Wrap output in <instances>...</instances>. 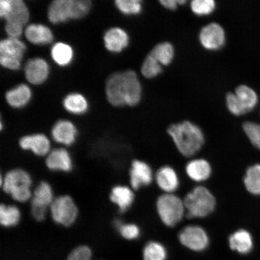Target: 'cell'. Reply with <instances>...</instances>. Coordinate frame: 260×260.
<instances>
[{"mask_svg": "<svg viewBox=\"0 0 260 260\" xmlns=\"http://www.w3.org/2000/svg\"><path fill=\"white\" fill-rule=\"evenodd\" d=\"M106 92L114 106H135L141 102L142 90L137 74L127 70L112 74L107 80Z\"/></svg>", "mask_w": 260, "mask_h": 260, "instance_id": "cell-1", "label": "cell"}, {"mask_svg": "<svg viewBox=\"0 0 260 260\" xmlns=\"http://www.w3.org/2000/svg\"><path fill=\"white\" fill-rule=\"evenodd\" d=\"M175 146L182 155L191 157L202 148L204 136L199 126L189 121L175 123L168 129Z\"/></svg>", "mask_w": 260, "mask_h": 260, "instance_id": "cell-2", "label": "cell"}, {"mask_svg": "<svg viewBox=\"0 0 260 260\" xmlns=\"http://www.w3.org/2000/svg\"><path fill=\"white\" fill-rule=\"evenodd\" d=\"M32 183L30 175L21 168L12 169L0 177L3 191L18 203H24L31 200Z\"/></svg>", "mask_w": 260, "mask_h": 260, "instance_id": "cell-3", "label": "cell"}, {"mask_svg": "<svg viewBox=\"0 0 260 260\" xmlns=\"http://www.w3.org/2000/svg\"><path fill=\"white\" fill-rule=\"evenodd\" d=\"M91 6L89 0H55L49 6L48 17L53 24L81 19L88 14Z\"/></svg>", "mask_w": 260, "mask_h": 260, "instance_id": "cell-4", "label": "cell"}, {"mask_svg": "<svg viewBox=\"0 0 260 260\" xmlns=\"http://www.w3.org/2000/svg\"><path fill=\"white\" fill-rule=\"evenodd\" d=\"M184 204L188 217L203 218L215 209L216 200L208 188L198 186L186 195Z\"/></svg>", "mask_w": 260, "mask_h": 260, "instance_id": "cell-5", "label": "cell"}, {"mask_svg": "<svg viewBox=\"0 0 260 260\" xmlns=\"http://www.w3.org/2000/svg\"><path fill=\"white\" fill-rule=\"evenodd\" d=\"M157 210L162 223L169 227L177 225L186 212L184 201L172 193H166L158 197Z\"/></svg>", "mask_w": 260, "mask_h": 260, "instance_id": "cell-6", "label": "cell"}, {"mask_svg": "<svg viewBox=\"0 0 260 260\" xmlns=\"http://www.w3.org/2000/svg\"><path fill=\"white\" fill-rule=\"evenodd\" d=\"M49 211L54 222L64 227L73 225L76 222L79 213L73 198L68 194L55 198Z\"/></svg>", "mask_w": 260, "mask_h": 260, "instance_id": "cell-7", "label": "cell"}, {"mask_svg": "<svg viewBox=\"0 0 260 260\" xmlns=\"http://www.w3.org/2000/svg\"><path fill=\"white\" fill-rule=\"evenodd\" d=\"M26 50L25 45L19 39L7 38L0 42V64L10 70H18Z\"/></svg>", "mask_w": 260, "mask_h": 260, "instance_id": "cell-8", "label": "cell"}, {"mask_svg": "<svg viewBox=\"0 0 260 260\" xmlns=\"http://www.w3.org/2000/svg\"><path fill=\"white\" fill-rule=\"evenodd\" d=\"M29 11L22 0H1L0 16L6 23L24 26L29 19Z\"/></svg>", "mask_w": 260, "mask_h": 260, "instance_id": "cell-9", "label": "cell"}, {"mask_svg": "<svg viewBox=\"0 0 260 260\" xmlns=\"http://www.w3.org/2000/svg\"><path fill=\"white\" fill-rule=\"evenodd\" d=\"M179 240L185 247L196 252L206 249L209 244L206 231L198 226H187L179 234Z\"/></svg>", "mask_w": 260, "mask_h": 260, "instance_id": "cell-10", "label": "cell"}, {"mask_svg": "<svg viewBox=\"0 0 260 260\" xmlns=\"http://www.w3.org/2000/svg\"><path fill=\"white\" fill-rule=\"evenodd\" d=\"M199 39L204 48L208 50L216 51L222 48L225 44V32L222 26L212 22L201 29Z\"/></svg>", "mask_w": 260, "mask_h": 260, "instance_id": "cell-11", "label": "cell"}, {"mask_svg": "<svg viewBox=\"0 0 260 260\" xmlns=\"http://www.w3.org/2000/svg\"><path fill=\"white\" fill-rule=\"evenodd\" d=\"M19 145L23 150L30 151L40 157H46L51 150L50 140L40 133L23 136L19 139Z\"/></svg>", "mask_w": 260, "mask_h": 260, "instance_id": "cell-12", "label": "cell"}, {"mask_svg": "<svg viewBox=\"0 0 260 260\" xmlns=\"http://www.w3.org/2000/svg\"><path fill=\"white\" fill-rule=\"evenodd\" d=\"M45 165L49 170L54 172H70L73 169L72 157L67 149H53L45 158Z\"/></svg>", "mask_w": 260, "mask_h": 260, "instance_id": "cell-13", "label": "cell"}, {"mask_svg": "<svg viewBox=\"0 0 260 260\" xmlns=\"http://www.w3.org/2000/svg\"><path fill=\"white\" fill-rule=\"evenodd\" d=\"M152 180L151 168L146 162L136 160L132 162L129 171V182L133 189L138 190L148 186Z\"/></svg>", "mask_w": 260, "mask_h": 260, "instance_id": "cell-14", "label": "cell"}, {"mask_svg": "<svg viewBox=\"0 0 260 260\" xmlns=\"http://www.w3.org/2000/svg\"><path fill=\"white\" fill-rule=\"evenodd\" d=\"M26 79L29 83L39 85L45 82L49 75V67L46 61L41 58L28 60L24 67Z\"/></svg>", "mask_w": 260, "mask_h": 260, "instance_id": "cell-15", "label": "cell"}, {"mask_svg": "<svg viewBox=\"0 0 260 260\" xmlns=\"http://www.w3.org/2000/svg\"><path fill=\"white\" fill-rule=\"evenodd\" d=\"M51 136L57 144L70 146L76 141L77 129L72 122L68 120H60L53 126Z\"/></svg>", "mask_w": 260, "mask_h": 260, "instance_id": "cell-16", "label": "cell"}, {"mask_svg": "<svg viewBox=\"0 0 260 260\" xmlns=\"http://www.w3.org/2000/svg\"><path fill=\"white\" fill-rule=\"evenodd\" d=\"M129 36L124 30L119 27L110 28L104 36L106 48L113 53H120L129 44Z\"/></svg>", "mask_w": 260, "mask_h": 260, "instance_id": "cell-17", "label": "cell"}, {"mask_svg": "<svg viewBox=\"0 0 260 260\" xmlns=\"http://www.w3.org/2000/svg\"><path fill=\"white\" fill-rule=\"evenodd\" d=\"M110 200L118 207L119 212L127 211L134 203L135 194L129 187L122 185H117L112 188Z\"/></svg>", "mask_w": 260, "mask_h": 260, "instance_id": "cell-18", "label": "cell"}, {"mask_svg": "<svg viewBox=\"0 0 260 260\" xmlns=\"http://www.w3.org/2000/svg\"><path fill=\"white\" fill-rule=\"evenodd\" d=\"M155 180L158 186L167 193H172L179 186V178L173 168L164 167L156 173Z\"/></svg>", "mask_w": 260, "mask_h": 260, "instance_id": "cell-19", "label": "cell"}, {"mask_svg": "<svg viewBox=\"0 0 260 260\" xmlns=\"http://www.w3.org/2000/svg\"><path fill=\"white\" fill-rule=\"evenodd\" d=\"M25 36L29 42L36 45H47L53 40L50 29L42 24L29 25L25 29Z\"/></svg>", "mask_w": 260, "mask_h": 260, "instance_id": "cell-20", "label": "cell"}, {"mask_svg": "<svg viewBox=\"0 0 260 260\" xmlns=\"http://www.w3.org/2000/svg\"><path fill=\"white\" fill-rule=\"evenodd\" d=\"M230 248L241 254H247L253 246L252 237L248 231L239 230L230 236Z\"/></svg>", "mask_w": 260, "mask_h": 260, "instance_id": "cell-21", "label": "cell"}, {"mask_svg": "<svg viewBox=\"0 0 260 260\" xmlns=\"http://www.w3.org/2000/svg\"><path fill=\"white\" fill-rule=\"evenodd\" d=\"M186 171L188 177L191 180L196 182H202L210 178L211 167L206 160L203 158L195 159L188 162Z\"/></svg>", "mask_w": 260, "mask_h": 260, "instance_id": "cell-22", "label": "cell"}, {"mask_svg": "<svg viewBox=\"0 0 260 260\" xmlns=\"http://www.w3.org/2000/svg\"><path fill=\"white\" fill-rule=\"evenodd\" d=\"M31 98L30 87L25 84H19L6 93V102L14 108H21L27 105Z\"/></svg>", "mask_w": 260, "mask_h": 260, "instance_id": "cell-23", "label": "cell"}, {"mask_svg": "<svg viewBox=\"0 0 260 260\" xmlns=\"http://www.w3.org/2000/svg\"><path fill=\"white\" fill-rule=\"evenodd\" d=\"M54 192L50 183L42 181L32 190L30 204L49 208L54 200Z\"/></svg>", "mask_w": 260, "mask_h": 260, "instance_id": "cell-24", "label": "cell"}, {"mask_svg": "<svg viewBox=\"0 0 260 260\" xmlns=\"http://www.w3.org/2000/svg\"><path fill=\"white\" fill-rule=\"evenodd\" d=\"M21 213L15 205L2 204L0 206V223L5 228L14 227L20 222Z\"/></svg>", "mask_w": 260, "mask_h": 260, "instance_id": "cell-25", "label": "cell"}, {"mask_svg": "<svg viewBox=\"0 0 260 260\" xmlns=\"http://www.w3.org/2000/svg\"><path fill=\"white\" fill-rule=\"evenodd\" d=\"M51 55L55 63L60 67H66L72 61L74 52L70 45L57 42L52 47Z\"/></svg>", "mask_w": 260, "mask_h": 260, "instance_id": "cell-26", "label": "cell"}, {"mask_svg": "<svg viewBox=\"0 0 260 260\" xmlns=\"http://www.w3.org/2000/svg\"><path fill=\"white\" fill-rule=\"evenodd\" d=\"M63 104L64 109L74 115H82L88 109V103L85 97L78 93L68 95L64 98Z\"/></svg>", "mask_w": 260, "mask_h": 260, "instance_id": "cell-27", "label": "cell"}, {"mask_svg": "<svg viewBox=\"0 0 260 260\" xmlns=\"http://www.w3.org/2000/svg\"><path fill=\"white\" fill-rule=\"evenodd\" d=\"M149 54L162 66H168L174 59L175 51L173 45L165 42L156 45Z\"/></svg>", "mask_w": 260, "mask_h": 260, "instance_id": "cell-28", "label": "cell"}, {"mask_svg": "<svg viewBox=\"0 0 260 260\" xmlns=\"http://www.w3.org/2000/svg\"><path fill=\"white\" fill-rule=\"evenodd\" d=\"M235 94L240 102L248 112H251L257 105V95L254 90L248 86L240 85L237 87Z\"/></svg>", "mask_w": 260, "mask_h": 260, "instance_id": "cell-29", "label": "cell"}, {"mask_svg": "<svg viewBox=\"0 0 260 260\" xmlns=\"http://www.w3.org/2000/svg\"><path fill=\"white\" fill-rule=\"evenodd\" d=\"M244 184L250 193L260 195V164L251 166L247 170Z\"/></svg>", "mask_w": 260, "mask_h": 260, "instance_id": "cell-30", "label": "cell"}, {"mask_svg": "<svg viewBox=\"0 0 260 260\" xmlns=\"http://www.w3.org/2000/svg\"><path fill=\"white\" fill-rule=\"evenodd\" d=\"M168 253L165 247L157 242L146 244L143 251L144 260H167Z\"/></svg>", "mask_w": 260, "mask_h": 260, "instance_id": "cell-31", "label": "cell"}, {"mask_svg": "<svg viewBox=\"0 0 260 260\" xmlns=\"http://www.w3.org/2000/svg\"><path fill=\"white\" fill-rule=\"evenodd\" d=\"M162 65L150 54L146 57L142 65L141 73L147 79H153L162 73Z\"/></svg>", "mask_w": 260, "mask_h": 260, "instance_id": "cell-32", "label": "cell"}, {"mask_svg": "<svg viewBox=\"0 0 260 260\" xmlns=\"http://www.w3.org/2000/svg\"><path fill=\"white\" fill-rule=\"evenodd\" d=\"M114 226L118 230L120 235L126 240L137 239L141 235L139 227L134 223H123L121 220H116Z\"/></svg>", "mask_w": 260, "mask_h": 260, "instance_id": "cell-33", "label": "cell"}, {"mask_svg": "<svg viewBox=\"0 0 260 260\" xmlns=\"http://www.w3.org/2000/svg\"><path fill=\"white\" fill-rule=\"evenodd\" d=\"M142 2L141 0H117L116 8L125 15H137L142 10Z\"/></svg>", "mask_w": 260, "mask_h": 260, "instance_id": "cell-34", "label": "cell"}, {"mask_svg": "<svg viewBox=\"0 0 260 260\" xmlns=\"http://www.w3.org/2000/svg\"><path fill=\"white\" fill-rule=\"evenodd\" d=\"M216 2L213 0H193L190 3L191 11L198 16L209 15L216 9Z\"/></svg>", "mask_w": 260, "mask_h": 260, "instance_id": "cell-35", "label": "cell"}, {"mask_svg": "<svg viewBox=\"0 0 260 260\" xmlns=\"http://www.w3.org/2000/svg\"><path fill=\"white\" fill-rule=\"evenodd\" d=\"M243 128L252 145L260 150V125L253 122L243 123Z\"/></svg>", "mask_w": 260, "mask_h": 260, "instance_id": "cell-36", "label": "cell"}, {"mask_svg": "<svg viewBox=\"0 0 260 260\" xmlns=\"http://www.w3.org/2000/svg\"><path fill=\"white\" fill-rule=\"evenodd\" d=\"M226 103L228 109L235 116H241L248 112L243 106L236 95L235 93L229 92L226 96Z\"/></svg>", "mask_w": 260, "mask_h": 260, "instance_id": "cell-37", "label": "cell"}, {"mask_svg": "<svg viewBox=\"0 0 260 260\" xmlns=\"http://www.w3.org/2000/svg\"><path fill=\"white\" fill-rule=\"evenodd\" d=\"M92 251L89 247L81 245L73 250L68 256L67 260H90Z\"/></svg>", "mask_w": 260, "mask_h": 260, "instance_id": "cell-38", "label": "cell"}, {"mask_svg": "<svg viewBox=\"0 0 260 260\" xmlns=\"http://www.w3.org/2000/svg\"><path fill=\"white\" fill-rule=\"evenodd\" d=\"M49 208L30 204L31 215L37 222H42L47 216Z\"/></svg>", "mask_w": 260, "mask_h": 260, "instance_id": "cell-39", "label": "cell"}, {"mask_svg": "<svg viewBox=\"0 0 260 260\" xmlns=\"http://www.w3.org/2000/svg\"><path fill=\"white\" fill-rule=\"evenodd\" d=\"M23 27L21 25L6 23L5 31L9 38L18 39L23 31Z\"/></svg>", "mask_w": 260, "mask_h": 260, "instance_id": "cell-40", "label": "cell"}, {"mask_svg": "<svg viewBox=\"0 0 260 260\" xmlns=\"http://www.w3.org/2000/svg\"><path fill=\"white\" fill-rule=\"evenodd\" d=\"M161 6L166 9L174 11L177 9L178 5L186 4V0H161L160 2Z\"/></svg>", "mask_w": 260, "mask_h": 260, "instance_id": "cell-41", "label": "cell"}]
</instances>
